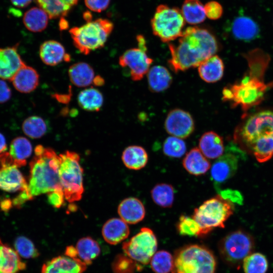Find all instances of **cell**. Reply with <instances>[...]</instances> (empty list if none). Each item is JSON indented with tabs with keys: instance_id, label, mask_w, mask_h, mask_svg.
I'll list each match as a JSON object with an SVG mask.
<instances>
[{
	"instance_id": "6da1fadb",
	"label": "cell",
	"mask_w": 273,
	"mask_h": 273,
	"mask_svg": "<svg viewBox=\"0 0 273 273\" xmlns=\"http://www.w3.org/2000/svg\"><path fill=\"white\" fill-rule=\"evenodd\" d=\"M248 69L242 79L225 86L222 99L232 107L240 106L245 112L259 105L264 99L266 92L273 86V82L265 83V72L270 60L268 54L256 49L244 55Z\"/></svg>"
},
{
	"instance_id": "7a4b0ae2",
	"label": "cell",
	"mask_w": 273,
	"mask_h": 273,
	"mask_svg": "<svg viewBox=\"0 0 273 273\" xmlns=\"http://www.w3.org/2000/svg\"><path fill=\"white\" fill-rule=\"evenodd\" d=\"M178 38L176 44L168 43L170 58L168 62L175 72L198 67L218 50L216 37L205 28L187 27Z\"/></svg>"
},
{
	"instance_id": "3957f363",
	"label": "cell",
	"mask_w": 273,
	"mask_h": 273,
	"mask_svg": "<svg viewBox=\"0 0 273 273\" xmlns=\"http://www.w3.org/2000/svg\"><path fill=\"white\" fill-rule=\"evenodd\" d=\"M234 141L260 163L273 156V110H266L245 116L236 128Z\"/></svg>"
},
{
	"instance_id": "277c9868",
	"label": "cell",
	"mask_w": 273,
	"mask_h": 273,
	"mask_svg": "<svg viewBox=\"0 0 273 273\" xmlns=\"http://www.w3.org/2000/svg\"><path fill=\"white\" fill-rule=\"evenodd\" d=\"M59 155L50 148L37 145L29 163L28 192L33 199L41 194H64L59 176Z\"/></svg>"
},
{
	"instance_id": "5b68a950",
	"label": "cell",
	"mask_w": 273,
	"mask_h": 273,
	"mask_svg": "<svg viewBox=\"0 0 273 273\" xmlns=\"http://www.w3.org/2000/svg\"><path fill=\"white\" fill-rule=\"evenodd\" d=\"M114 28L113 23L107 19L99 18L69 30L73 44L84 55L103 48Z\"/></svg>"
},
{
	"instance_id": "8992f818",
	"label": "cell",
	"mask_w": 273,
	"mask_h": 273,
	"mask_svg": "<svg viewBox=\"0 0 273 273\" xmlns=\"http://www.w3.org/2000/svg\"><path fill=\"white\" fill-rule=\"evenodd\" d=\"M59 176L65 199L70 203L80 200L84 192L83 169L80 156L67 151L59 155Z\"/></svg>"
},
{
	"instance_id": "52a82bcc",
	"label": "cell",
	"mask_w": 273,
	"mask_h": 273,
	"mask_svg": "<svg viewBox=\"0 0 273 273\" xmlns=\"http://www.w3.org/2000/svg\"><path fill=\"white\" fill-rule=\"evenodd\" d=\"M174 259L175 273H215L216 260L207 248L191 245L179 249Z\"/></svg>"
},
{
	"instance_id": "ba28073f",
	"label": "cell",
	"mask_w": 273,
	"mask_h": 273,
	"mask_svg": "<svg viewBox=\"0 0 273 273\" xmlns=\"http://www.w3.org/2000/svg\"><path fill=\"white\" fill-rule=\"evenodd\" d=\"M234 212L232 202L217 195L205 201L195 209L192 217L201 228V236L216 228L224 227V223Z\"/></svg>"
},
{
	"instance_id": "9c48e42d",
	"label": "cell",
	"mask_w": 273,
	"mask_h": 273,
	"mask_svg": "<svg viewBox=\"0 0 273 273\" xmlns=\"http://www.w3.org/2000/svg\"><path fill=\"white\" fill-rule=\"evenodd\" d=\"M185 22L180 10L160 5L157 7L151 23L153 34L162 41L170 42L182 35Z\"/></svg>"
},
{
	"instance_id": "30bf717a",
	"label": "cell",
	"mask_w": 273,
	"mask_h": 273,
	"mask_svg": "<svg viewBox=\"0 0 273 273\" xmlns=\"http://www.w3.org/2000/svg\"><path fill=\"white\" fill-rule=\"evenodd\" d=\"M254 248L252 237L242 231L231 233L223 238L219 245L222 259L229 265L239 268L244 259Z\"/></svg>"
},
{
	"instance_id": "8fae6325",
	"label": "cell",
	"mask_w": 273,
	"mask_h": 273,
	"mask_svg": "<svg viewBox=\"0 0 273 273\" xmlns=\"http://www.w3.org/2000/svg\"><path fill=\"white\" fill-rule=\"evenodd\" d=\"M157 248V240L153 232L148 228H143L129 241L123 243L122 249L125 254L139 265L150 262Z\"/></svg>"
},
{
	"instance_id": "7c38bea8",
	"label": "cell",
	"mask_w": 273,
	"mask_h": 273,
	"mask_svg": "<svg viewBox=\"0 0 273 273\" xmlns=\"http://www.w3.org/2000/svg\"><path fill=\"white\" fill-rule=\"evenodd\" d=\"M26 164L15 160L8 152L0 154V189L9 193L28 192L27 181L18 169Z\"/></svg>"
},
{
	"instance_id": "4fadbf2b",
	"label": "cell",
	"mask_w": 273,
	"mask_h": 273,
	"mask_svg": "<svg viewBox=\"0 0 273 273\" xmlns=\"http://www.w3.org/2000/svg\"><path fill=\"white\" fill-rule=\"evenodd\" d=\"M138 48L126 50L119 59V64L123 68H128L132 80H141L149 70L153 60L147 54L146 40L143 35L136 36Z\"/></svg>"
},
{
	"instance_id": "5bb4252c",
	"label": "cell",
	"mask_w": 273,
	"mask_h": 273,
	"mask_svg": "<svg viewBox=\"0 0 273 273\" xmlns=\"http://www.w3.org/2000/svg\"><path fill=\"white\" fill-rule=\"evenodd\" d=\"M241 151L235 147L226 148V151L216 159L210 169L211 179L216 184L225 182L236 173Z\"/></svg>"
},
{
	"instance_id": "9a60e30c",
	"label": "cell",
	"mask_w": 273,
	"mask_h": 273,
	"mask_svg": "<svg viewBox=\"0 0 273 273\" xmlns=\"http://www.w3.org/2000/svg\"><path fill=\"white\" fill-rule=\"evenodd\" d=\"M164 127L171 136L183 139L189 137L193 132L195 122L188 112L175 108L168 113L164 122Z\"/></svg>"
},
{
	"instance_id": "2e32d148",
	"label": "cell",
	"mask_w": 273,
	"mask_h": 273,
	"mask_svg": "<svg viewBox=\"0 0 273 273\" xmlns=\"http://www.w3.org/2000/svg\"><path fill=\"white\" fill-rule=\"evenodd\" d=\"M87 265L79 258L59 256L44 263L41 273H83Z\"/></svg>"
},
{
	"instance_id": "e0dca14e",
	"label": "cell",
	"mask_w": 273,
	"mask_h": 273,
	"mask_svg": "<svg viewBox=\"0 0 273 273\" xmlns=\"http://www.w3.org/2000/svg\"><path fill=\"white\" fill-rule=\"evenodd\" d=\"M17 44L0 48V79L11 80L26 64L17 51Z\"/></svg>"
},
{
	"instance_id": "ac0fdd59",
	"label": "cell",
	"mask_w": 273,
	"mask_h": 273,
	"mask_svg": "<svg viewBox=\"0 0 273 273\" xmlns=\"http://www.w3.org/2000/svg\"><path fill=\"white\" fill-rule=\"evenodd\" d=\"M231 31L233 36L239 40L250 41L259 34V25L252 18L247 16H239L232 21Z\"/></svg>"
},
{
	"instance_id": "d6986e66",
	"label": "cell",
	"mask_w": 273,
	"mask_h": 273,
	"mask_svg": "<svg viewBox=\"0 0 273 273\" xmlns=\"http://www.w3.org/2000/svg\"><path fill=\"white\" fill-rule=\"evenodd\" d=\"M120 218L128 224H135L145 217L146 210L142 201L135 197L123 200L118 207Z\"/></svg>"
},
{
	"instance_id": "ffe728a7",
	"label": "cell",
	"mask_w": 273,
	"mask_h": 273,
	"mask_svg": "<svg viewBox=\"0 0 273 273\" xmlns=\"http://www.w3.org/2000/svg\"><path fill=\"white\" fill-rule=\"evenodd\" d=\"M11 81L18 92L29 93L38 86L39 75L34 68L25 64L17 71Z\"/></svg>"
},
{
	"instance_id": "44dd1931",
	"label": "cell",
	"mask_w": 273,
	"mask_h": 273,
	"mask_svg": "<svg viewBox=\"0 0 273 273\" xmlns=\"http://www.w3.org/2000/svg\"><path fill=\"white\" fill-rule=\"evenodd\" d=\"M102 234L106 242L116 245L127 238L129 234V229L127 223L122 219L112 218L104 223Z\"/></svg>"
},
{
	"instance_id": "7402d4cb",
	"label": "cell",
	"mask_w": 273,
	"mask_h": 273,
	"mask_svg": "<svg viewBox=\"0 0 273 273\" xmlns=\"http://www.w3.org/2000/svg\"><path fill=\"white\" fill-rule=\"evenodd\" d=\"M199 149L207 158L217 159L224 152L223 139L213 131H207L199 140Z\"/></svg>"
},
{
	"instance_id": "603a6c76",
	"label": "cell",
	"mask_w": 273,
	"mask_h": 273,
	"mask_svg": "<svg viewBox=\"0 0 273 273\" xmlns=\"http://www.w3.org/2000/svg\"><path fill=\"white\" fill-rule=\"evenodd\" d=\"M224 64L217 55H213L198 66L200 78L207 83H214L220 80L224 73Z\"/></svg>"
},
{
	"instance_id": "cb8c5ba5",
	"label": "cell",
	"mask_w": 273,
	"mask_h": 273,
	"mask_svg": "<svg viewBox=\"0 0 273 273\" xmlns=\"http://www.w3.org/2000/svg\"><path fill=\"white\" fill-rule=\"evenodd\" d=\"M26 266L16 250L0 239V273H17Z\"/></svg>"
},
{
	"instance_id": "d4e9b609",
	"label": "cell",
	"mask_w": 273,
	"mask_h": 273,
	"mask_svg": "<svg viewBox=\"0 0 273 273\" xmlns=\"http://www.w3.org/2000/svg\"><path fill=\"white\" fill-rule=\"evenodd\" d=\"M184 168L191 174L200 176L210 168V163L200 149L195 147L187 153L183 161Z\"/></svg>"
},
{
	"instance_id": "484cf974",
	"label": "cell",
	"mask_w": 273,
	"mask_h": 273,
	"mask_svg": "<svg viewBox=\"0 0 273 273\" xmlns=\"http://www.w3.org/2000/svg\"><path fill=\"white\" fill-rule=\"evenodd\" d=\"M67 54L64 46L54 40L45 41L40 45L39 50V57L42 62L51 66H56L63 61H65Z\"/></svg>"
},
{
	"instance_id": "4316f807",
	"label": "cell",
	"mask_w": 273,
	"mask_h": 273,
	"mask_svg": "<svg viewBox=\"0 0 273 273\" xmlns=\"http://www.w3.org/2000/svg\"><path fill=\"white\" fill-rule=\"evenodd\" d=\"M148 86L151 92L160 93L166 90L171 85L172 76L168 69L161 65L150 68L147 73Z\"/></svg>"
},
{
	"instance_id": "83f0119b",
	"label": "cell",
	"mask_w": 273,
	"mask_h": 273,
	"mask_svg": "<svg viewBox=\"0 0 273 273\" xmlns=\"http://www.w3.org/2000/svg\"><path fill=\"white\" fill-rule=\"evenodd\" d=\"M68 75L71 83L78 87H84L93 83L95 76L93 67L81 62L72 64L69 68Z\"/></svg>"
},
{
	"instance_id": "f1b7e54d",
	"label": "cell",
	"mask_w": 273,
	"mask_h": 273,
	"mask_svg": "<svg viewBox=\"0 0 273 273\" xmlns=\"http://www.w3.org/2000/svg\"><path fill=\"white\" fill-rule=\"evenodd\" d=\"M50 19L64 18L78 0H35Z\"/></svg>"
},
{
	"instance_id": "f546056e",
	"label": "cell",
	"mask_w": 273,
	"mask_h": 273,
	"mask_svg": "<svg viewBox=\"0 0 273 273\" xmlns=\"http://www.w3.org/2000/svg\"><path fill=\"white\" fill-rule=\"evenodd\" d=\"M121 159L124 165L128 169L140 170L148 161V155L142 147L136 145L126 148L122 152Z\"/></svg>"
},
{
	"instance_id": "4dcf8cb0",
	"label": "cell",
	"mask_w": 273,
	"mask_h": 273,
	"mask_svg": "<svg viewBox=\"0 0 273 273\" xmlns=\"http://www.w3.org/2000/svg\"><path fill=\"white\" fill-rule=\"evenodd\" d=\"M79 106L85 111H99L102 108L104 98L101 92L93 87L81 91L77 97Z\"/></svg>"
},
{
	"instance_id": "1f68e13d",
	"label": "cell",
	"mask_w": 273,
	"mask_h": 273,
	"mask_svg": "<svg viewBox=\"0 0 273 273\" xmlns=\"http://www.w3.org/2000/svg\"><path fill=\"white\" fill-rule=\"evenodd\" d=\"M49 18L47 13L40 7H33L25 12L23 22L28 30L39 32L47 28Z\"/></svg>"
},
{
	"instance_id": "d6a6232c",
	"label": "cell",
	"mask_w": 273,
	"mask_h": 273,
	"mask_svg": "<svg viewBox=\"0 0 273 273\" xmlns=\"http://www.w3.org/2000/svg\"><path fill=\"white\" fill-rule=\"evenodd\" d=\"M76 249L78 257L86 265L92 264L101 252L98 243L89 237L79 239L76 244Z\"/></svg>"
},
{
	"instance_id": "836d02e7",
	"label": "cell",
	"mask_w": 273,
	"mask_h": 273,
	"mask_svg": "<svg viewBox=\"0 0 273 273\" xmlns=\"http://www.w3.org/2000/svg\"><path fill=\"white\" fill-rule=\"evenodd\" d=\"M180 11L186 22L190 24L201 23L206 17L204 6L199 0H185Z\"/></svg>"
},
{
	"instance_id": "e575fe53",
	"label": "cell",
	"mask_w": 273,
	"mask_h": 273,
	"mask_svg": "<svg viewBox=\"0 0 273 273\" xmlns=\"http://www.w3.org/2000/svg\"><path fill=\"white\" fill-rule=\"evenodd\" d=\"M154 203L163 208H170L173 203L174 191L170 184L161 183L155 185L151 191Z\"/></svg>"
},
{
	"instance_id": "d590c367",
	"label": "cell",
	"mask_w": 273,
	"mask_h": 273,
	"mask_svg": "<svg viewBox=\"0 0 273 273\" xmlns=\"http://www.w3.org/2000/svg\"><path fill=\"white\" fill-rule=\"evenodd\" d=\"M22 128L25 135L32 139H38L47 132L48 126L46 121L36 115L27 118L22 123Z\"/></svg>"
},
{
	"instance_id": "8d00e7d4",
	"label": "cell",
	"mask_w": 273,
	"mask_h": 273,
	"mask_svg": "<svg viewBox=\"0 0 273 273\" xmlns=\"http://www.w3.org/2000/svg\"><path fill=\"white\" fill-rule=\"evenodd\" d=\"M150 265L155 273H169L173 270L174 259L168 252L159 251L153 256Z\"/></svg>"
},
{
	"instance_id": "74e56055",
	"label": "cell",
	"mask_w": 273,
	"mask_h": 273,
	"mask_svg": "<svg viewBox=\"0 0 273 273\" xmlns=\"http://www.w3.org/2000/svg\"><path fill=\"white\" fill-rule=\"evenodd\" d=\"M32 152V145L25 137H17L11 143L9 153L16 160L26 162Z\"/></svg>"
},
{
	"instance_id": "f35d334b",
	"label": "cell",
	"mask_w": 273,
	"mask_h": 273,
	"mask_svg": "<svg viewBox=\"0 0 273 273\" xmlns=\"http://www.w3.org/2000/svg\"><path fill=\"white\" fill-rule=\"evenodd\" d=\"M245 273H265L268 268L266 258L259 253H251L243 260Z\"/></svg>"
},
{
	"instance_id": "ab89813d",
	"label": "cell",
	"mask_w": 273,
	"mask_h": 273,
	"mask_svg": "<svg viewBox=\"0 0 273 273\" xmlns=\"http://www.w3.org/2000/svg\"><path fill=\"white\" fill-rule=\"evenodd\" d=\"M187 150L185 141L180 138L170 136L167 138L163 145L164 154L171 158L181 157Z\"/></svg>"
},
{
	"instance_id": "60d3db41",
	"label": "cell",
	"mask_w": 273,
	"mask_h": 273,
	"mask_svg": "<svg viewBox=\"0 0 273 273\" xmlns=\"http://www.w3.org/2000/svg\"><path fill=\"white\" fill-rule=\"evenodd\" d=\"M176 228L180 235L191 237L201 236V228L192 216L181 215L177 223Z\"/></svg>"
},
{
	"instance_id": "b9f144b4",
	"label": "cell",
	"mask_w": 273,
	"mask_h": 273,
	"mask_svg": "<svg viewBox=\"0 0 273 273\" xmlns=\"http://www.w3.org/2000/svg\"><path fill=\"white\" fill-rule=\"evenodd\" d=\"M14 248L19 256L25 258H34L39 256V252L33 242L24 236H20L15 239Z\"/></svg>"
},
{
	"instance_id": "7bdbcfd3",
	"label": "cell",
	"mask_w": 273,
	"mask_h": 273,
	"mask_svg": "<svg viewBox=\"0 0 273 273\" xmlns=\"http://www.w3.org/2000/svg\"><path fill=\"white\" fill-rule=\"evenodd\" d=\"M112 268L114 273H133L140 265L128 256L120 254L115 258Z\"/></svg>"
},
{
	"instance_id": "ee69618b",
	"label": "cell",
	"mask_w": 273,
	"mask_h": 273,
	"mask_svg": "<svg viewBox=\"0 0 273 273\" xmlns=\"http://www.w3.org/2000/svg\"><path fill=\"white\" fill-rule=\"evenodd\" d=\"M204 10L206 17L211 20H217L223 14L222 6L216 1H210L206 3L204 5Z\"/></svg>"
},
{
	"instance_id": "f6af8a7d",
	"label": "cell",
	"mask_w": 273,
	"mask_h": 273,
	"mask_svg": "<svg viewBox=\"0 0 273 273\" xmlns=\"http://www.w3.org/2000/svg\"><path fill=\"white\" fill-rule=\"evenodd\" d=\"M110 3V0H84L85 5L88 9L98 13L105 11Z\"/></svg>"
},
{
	"instance_id": "bcb514c9",
	"label": "cell",
	"mask_w": 273,
	"mask_h": 273,
	"mask_svg": "<svg viewBox=\"0 0 273 273\" xmlns=\"http://www.w3.org/2000/svg\"><path fill=\"white\" fill-rule=\"evenodd\" d=\"M12 96L11 89L3 79H0V104H3L8 101Z\"/></svg>"
},
{
	"instance_id": "7dc6e473",
	"label": "cell",
	"mask_w": 273,
	"mask_h": 273,
	"mask_svg": "<svg viewBox=\"0 0 273 273\" xmlns=\"http://www.w3.org/2000/svg\"><path fill=\"white\" fill-rule=\"evenodd\" d=\"M71 90H69L68 94H55L53 97L59 103L67 104L71 100Z\"/></svg>"
},
{
	"instance_id": "c3c4849f",
	"label": "cell",
	"mask_w": 273,
	"mask_h": 273,
	"mask_svg": "<svg viewBox=\"0 0 273 273\" xmlns=\"http://www.w3.org/2000/svg\"><path fill=\"white\" fill-rule=\"evenodd\" d=\"M65 256L72 258H78L76 247L73 246H69L67 247L65 251Z\"/></svg>"
},
{
	"instance_id": "681fc988",
	"label": "cell",
	"mask_w": 273,
	"mask_h": 273,
	"mask_svg": "<svg viewBox=\"0 0 273 273\" xmlns=\"http://www.w3.org/2000/svg\"><path fill=\"white\" fill-rule=\"evenodd\" d=\"M32 0H11V3L15 6L19 8H25L28 6Z\"/></svg>"
},
{
	"instance_id": "f907efd6",
	"label": "cell",
	"mask_w": 273,
	"mask_h": 273,
	"mask_svg": "<svg viewBox=\"0 0 273 273\" xmlns=\"http://www.w3.org/2000/svg\"><path fill=\"white\" fill-rule=\"evenodd\" d=\"M12 201L10 199H5L0 203V207L3 211H8L12 207Z\"/></svg>"
},
{
	"instance_id": "816d5d0a",
	"label": "cell",
	"mask_w": 273,
	"mask_h": 273,
	"mask_svg": "<svg viewBox=\"0 0 273 273\" xmlns=\"http://www.w3.org/2000/svg\"><path fill=\"white\" fill-rule=\"evenodd\" d=\"M7 149V143L4 135L0 132V154L5 152Z\"/></svg>"
},
{
	"instance_id": "f5cc1de1",
	"label": "cell",
	"mask_w": 273,
	"mask_h": 273,
	"mask_svg": "<svg viewBox=\"0 0 273 273\" xmlns=\"http://www.w3.org/2000/svg\"><path fill=\"white\" fill-rule=\"evenodd\" d=\"M93 83L96 86H101L105 84V80L100 75H96L94 78Z\"/></svg>"
},
{
	"instance_id": "db71d44e",
	"label": "cell",
	"mask_w": 273,
	"mask_h": 273,
	"mask_svg": "<svg viewBox=\"0 0 273 273\" xmlns=\"http://www.w3.org/2000/svg\"><path fill=\"white\" fill-rule=\"evenodd\" d=\"M60 22V28L61 30L66 29L68 27V23L66 20L62 18Z\"/></svg>"
},
{
	"instance_id": "11a10c76",
	"label": "cell",
	"mask_w": 273,
	"mask_h": 273,
	"mask_svg": "<svg viewBox=\"0 0 273 273\" xmlns=\"http://www.w3.org/2000/svg\"><path fill=\"white\" fill-rule=\"evenodd\" d=\"M84 19L87 21V22L91 21L92 15L88 12H86L83 14Z\"/></svg>"
}]
</instances>
